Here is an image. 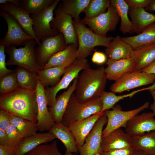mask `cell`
<instances>
[{
	"label": "cell",
	"instance_id": "obj_1",
	"mask_svg": "<svg viewBox=\"0 0 155 155\" xmlns=\"http://www.w3.org/2000/svg\"><path fill=\"white\" fill-rule=\"evenodd\" d=\"M0 109L11 115L36 122L38 107L35 90L19 87L0 94Z\"/></svg>",
	"mask_w": 155,
	"mask_h": 155
},
{
	"label": "cell",
	"instance_id": "obj_2",
	"mask_svg": "<svg viewBox=\"0 0 155 155\" xmlns=\"http://www.w3.org/2000/svg\"><path fill=\"white\" fill-rule=\"evenodd\" d=\"M102 66L96 69L89 67L79 75L75 91L78 100L84 103L100 97L104 91L107 80Z\"/></svg>",
	"mask_w": 155,
	"mask_h": 155
},
{
	"label": "cell",
	"instance_id": "obj_3",
	"mask_svg": "<svg viewBox=\"0 0 155 155\" xmlns=\"http://www.w3.org/2000/svg\"><path fill=\"white\" fill-rule=\"evenodd\" d=\"M102 108L100 97L81 103L78 100L73 93L69 100L61 122L68 127L76 122L102 112Z\"/></svg>",
	"mask_w": 155,
	"mask_h": 155
},
{
	"label": "cell",
	"instance_id": "obj_4",
	"mask_svg": "<svg viewBox=\"0 0 155 155\" xmlns=\"http://www.w3.org/2000/svg\"><path fill=\"white\" fill-rule=\"evenodd\" d=\"M73 24L78 40L77 59H86L92 53L96 46L108 47L114 38L112 36L103 37L96 34L86 27L81 20L73 19Z\"/></svg>",
	"mask_w": 155,
	"mask_h": 155
},
{
	"label": "cell",
	"instance_id": "obj_5",
	"mask_svg": "<svg viewBox=\"0 0 155 155\" xmlns=\"http://www.w3.org/2000/svg\"><path fill=\"white\" fill-rule=\"evenodd\" d=\"M37 43L34 39L27 41L24 46L17 48L10 46L5 48V52L9 56L6 62L7 66L16 65L33 72H37L42 69L36 61L35 48Z\"/></svg>",
	"mask_w": 155,
	"mask_h": 155
},
{
	"label": "cell",
	"instance_id": "obj_6",
	"mask_svg": "<svg viewBox=\"0 0 155 155\" xmlns=\"http://www.w3.org/2000/svg\"><path fill=\"white\" fill-rule=\"evenodd\" d=\"M89 67H90V65L86 59H77L67 67L62 78L55 86L45 88L48 106L49 107L52 106L56 101L58 92L67 88L71 83L78 77L81 71Z\"/></svg>",
	"mask_w": 155,
	"mask_h": 155
},
{
	"label": "cell",
	"instance_id": "obj_7",
	"mask_svg": "<svg viewBox=\"0 0 155 155\" xmlns=\"http://www.w3.org/2000/svg\"><path fill=\"white\" fill-rule=\"evenodd\" d=\"M60 1L55 0L51 6L40 13L30 15L33 21V30L38 45L40 44L42 39L55 36L59 33L51 28L50 23L54 18V11L57 7Z\"/></svg>",
	"mask_w": 155,
	"mask_h": 155
},
{
	"label": "cell",
	"instance_id": "obj_8",
	"mask_svg": "<svg viewBox=\"0 0 155 155\" xmlns=\"http://www.w3.org/2000/svg\"><path fill=\"white\" fill-rule=\"evenodd\" d=\"M120 18L114 7L111 4L106 12L92 18H84L81 21L88 25L96 34L106 37L107 32L115 30Z\"/></svg>",
	"mask_w": 155,
	"mask_h": 155
},
{
	"label": "cell",
	"instance_id": "obj_9",
	"mask_svg": "<svg viewBox=\"0 0 155 155\" xmlns=\"http://www.w3.org/2000/svg\"><path fill=\"white\" fill-rule=\"evenodd\" d=\"M68 46L63 34L61 32L55 36L42 39L40 44L35 48L38 64L42 69L51 57Z\"/></svg>",
	"mask_w": 155,
	"mask_h": 155
},
{
	"label": "cell",
	"instance_id": "obj_10",
	"mask_svg": "<svg viewBox=\"0 0 155 155\" xmlns=\"http://www.w3.org/2000/svg\"><path fill=\"white\" fill-rule=\"evenodd\" d=\"M155 74L135 71L125 74L115 81L110 89L114 93H120L126 90L153 83Z\"/></svg>",
	"mask_w": 155,
	"mask_h": 155
},
{
	"label": "cell",
	"instance_id": "obj_11",
	"mask_svg": "<svg viewBox=\"0 0 155 155\" xmlns=\"http://www.w3.org/2000/svg\"><path fill=\"white\" fill-rule=\"evenodd\" d=\"M0 16L6 21L7 26V32L0 39V45L5 48L12 46H24L27 41L34 39L26 33L16 20L7 12L1 9Z\"/></svg>",
	"mask_w": 155,
	"mask_h": 155
},
{
	"label": "cell",
	"instance_id": "obj_12",
	"mask_svg": "<svg viewBox=\"0 0 155 155\" xmlns=\"http://www.w3.org/2000/svg\"><path fill=\"white\" fill-rule=\"evenodd\" d=\"M149 104V102H146L139 107L129 111H123L117 107L114 106L112 110L105 111L107 121L106 126L102 131V136L116 129L122 127L125 128L128 122L141 111L148 108Z\"/></svg>",
	"mask_w": 155,
	"mask_h": 155
},
{
	"label": "cell",
	"instance_id": "obj_13",
	"mask_svg": "<svg viewBox=\"0 0 155 155\" xmlns=\"http://www.w3.org/2000/svg\"><path fill=\"white\" fill-rule=\"evenodd\" d=\"M55 16L50 24L51 28L63 34L67 44H73L78 47L77 33L73 24L72 17L65 13L59 5L54 11Z\"/></svg>",
	"mask_w": 155,
	"mask_h": 155
},
{
	"label": "cell",
	"instance_id": "obj_14",
	"mask_svg": "<svg viewBox=\"0 0 155 155\" xmlns=\"http://www.w3.org/2000/svg\"><path fill=\"white\" fill-rule=\"evenodd\" d=\"M107 121L104 113L96 122L83 144L78 148L80 155H96L101 152L103 127Z\"/></svg>",
	"mask_w": 155,
	"mask_h": 155
},
{
	"label": "cell",
	"instance_id": "obj_15",
	"mask_svg": "<svg viewBox=\"0 0 155 155\" xmlns=\"http://www.w3.org/2000/svg\"><path fill=\"white\" fill-rule=\"evenodd\" d=\"M35 92L38 107L37 125L38 131H49L55 122L48 108L45 88L37 78Z\"/></svg>",
	"mask_w": 155,
	"mask_h": 155
},
{
	"label": "cell",
	"instance_id": "obj_16",
	"mask_svg": "<svg viewBox=\"0 0 155 155\" xmlns=\"http://www.w3.org/2000/svg\"><path fill=\"white\" fill-rule=\"evenodd\" d=\"M155 130V116L152 112L137 115L127 123L125 132L131 136Z\"/></svg>",
	"mask_w": 155,
	"mask_h": 155
},
{
	"label": "cell",
	"instance_id": "obj_17",
	"mask_svg": "<svg viewBox=\"0 0 155 155\" xmlns=\"http://www.w3.org/2000/svg\"><path fill=\"white\" fill-rule=\"evenodd\" d=\"M131 146V136L120 128L102 136L100 152L125 149Z\"/></svg>",
	"mask_w": 155,
	"mask_h": 155
},
{
	"label": "cell",
	"instance_id": "obj_18",
	"mask_svg": "<svg viewBox=\"0 0 155 155\" xmlns=\"http://www.w3.org/2000/svg\"><path fill=\"white\" fill-rule=\"evenodd\" d=\"M104 112H100L71 125L69 129L73 134L78 148L84 144L86 138Z\"/></svg>",
	"mask_w": 155,
	"mask_h": 155
},
{
	"label": "cell",
	"instance_id": "obj_19",
	"mask_svg": "<svg viewBox=\"0 0 155 155\" xmlns=\"http://www.w3.org/2000/svg\"><path fill=\"white\" fill-rule=\"evenodd\" d=\"M105 72L107 80L116 81L126 73L136 71L135 63L131 58L115 60L108 59Z\"/></svg>",
	"mask_w": 155,
	"mask_h": 155
},
{
	"label": "cell",
	"instance_id": "obj_20",
	"mask_svg": "<svg viewBox=\"0 0 155 155\" xmlns=\"http://www.w3.org/2000/svg\"><path fill=\"white\" fill-rule=\"evenodd\" d=\"M57 138L50 131L36 133L24 137L14 151V155H25L37 146L50 142Z\"/></svg>",
	"mask_w": 155,
	"mask_h": 155
},
{
	"label": "cell",
	"instance_id": "obj_21",
	"mask_svg": "<svg viewBox=\"0 0 155 155\" xmlns=\"http://www.w3.org/2000/svg\"><path fill=\"white\" fill-rule=\"evenodd\" d=\"M76 59L74 58L61 65L39 70L36 72L38 79L45 88L55 86L60 80L66 68Z\"/></svg>",
	"mask_w": 155,
	"mask_h": 155
},
{
	"label": "cell",
	"instance_id": "obj_22",
	"mask_svg": "<svg viewBox=\"0 0 155 155\" xmlns=\"http://www.w3.org/2000/svg\"><path fill=\"white\" fill-rule=\"evenodd\" d=\"M128 14L131 19L132 30L129 34H140L146 28L155 22V15L143 8L129 7Z\"/></svg>",
	"mask_w": 155,
	"mask_h": 155
},
{
	"label": "cell",
	"instance_id": "obj_23",
	"mask_svg": "<svg viewBox=\"0 0 155 155\" xmlns=\"http://www.w3.org/2000/svg\"><path fill=\"white\" fill-rule=\"evenodd\" d=\"M0 7L1 9L13 16L21 25L24 31L33 37L36 41L33 30V21L30 14L21 8L18 7L11 3L1 4Z\"/></svg>",
	"mask_w": 155,
	"mask_h": 155
},
{
	"label": "cell",
	"instance_id": "obj_24",
	"mask_svg": "<svg viewBox=\"0 0 155 155\" xmlns=\"http://www.w3.org/2000/svg\"><path fill=\"white\" fill-rule=\"evenodd\" d=\"M78 79V78H75L67 90L56 98V101L53 106L49 108L55 123L61 122L69 100L75 91Z\"/></svg>",
	"mask_w": 155,
	"mask_h": 155
},
{
	"label": "cell",
	"instance_id": "obj_25",
	"mask_svg": "<svg viewBox=\"0 0 155 155\" xmlns=\"http://www.w3.org/2000/svg\"><path fill=\"white\" fill-rule=\"evenodd\" d=\"M122 40L129 44L133 50L155 43V22L146 28L140 34L136 35L121 37Z\"/></svg>",
	"mask_w": 155,
	"mask_h": 155
},
{
	"label": "cell",
	"instance_id": "obj_26",
	"mask_svg": "<svg viewBox=\"0 0 155 155\" xmlns=\"http://www.w3.org/2000/svg\"><path fill=\"white\" fill-rule=\"evenodd\" d=\"M133 49L131 46L117 35L114 37L109 46L105 50L108 59L115 60L131 57Z\"/></svg>",
	"mask_w": 155,
	"mask_h": 155
},
{
	"label": "cell",
	"instance_id": "obj_27",
	"mask_svg": "<svg viewBox=\"0 0 155 155\" xmlns=\"http://www.w3.org/2000/svg\"><path fill=\"white\" fill-rule=\"evenodd\" d=\"M131 57L135 64L136 71H141L155 61V43L133 50Z\"/></svg>",
	"mask_w": 155,
	"mask_h": 155
},
{
	"label": "cell",
	"instance_id": "obj_28",
	"mask_svg": "<svg viewBox=\"0 0 155 155\" xmlns=\"http://www.w3.org/2000/svg\"><path fill=\"white\" fill-rule=\"evenodd\" d=\"M59 140L64 145L66 151L73 153L78 152L74 137L69 127L61 123H55L49 131Z\"/></svg>",
	"mask_w": 155,
	"mask_h": 155
},
{
	"label": "cell",
	"instance_id": "obj_29",
	"mask_svg": "<svg viewBox=\"0 0 155 155\" xmlns=\"http://www.w3.org/2000/svg\"><path fill=\"white\" fill-rule=\"evenodd\" d=\"M131 146L148 155H155V130L131 136Z\"/></svg>",
	"mask_w": 155,
	"mask_h": 155
},
{
	"label": "cell",
	"instance_id": "obj_30",
	"mask_svg": "<svg viewBox=\"0 0 155 155\" xmlns=\"http://www.w3.org/2000/svg\"><path fill=\"white\" fill-rule=\"evenodd\" d=\"M14 70L19 87L30 90H35L37 85L36 72L19 66Z\"/></svg>",
	"mask_w": 155,
	"mask_h": 155
},
{
	"label": "cell",
	"instance_id": "obj_31",
	"mask_svg": "<svg viewBox=\"0 0 155 155\" xmlns=\"http://www.w3.org/2000/svg\"><path fill=\"white\" fill-rule=\"evenodd\" d=\"M111 4L116 9L121 20L120 30L123 34L129 33L132 25L128 16L129 6L125 0H111Z\"/></svg>",
	"mask_w": 155,
	"mask_h": 155
},
{
	"label": "cell",
	"instance_id": "obj_32",
	"mask_svg": "<svg viewBox=\"0 0 155 155\" xmlns=\"http://www.w3.org/2000/svg\"><path fill=\"white\" fill-rule=\"evenodd\" d=\"M78 48L74 44L69 45L64 49L51 57L42 69L58 66L73 58L77 59Z\"/></svg>",
	"mask_w": 155,
	"mask_h": 155
},
{
	"label": "cell",
	"instance_id": "obj_33",
	"mask_svg": "<svg viewBox=\"0 0 155 155\" xmlns=\"http://www.w3.org/2000/svg\"><path fill=\"white\" fill-rule=\"evenodd\" d=\"M91 0H62L61 7L65 13L71 16L74 19L81 20L80 14L84 12Z\"/></svg>",
	"mask_w": 155,
	"mask_h": 155
},
{
	"label": "cell",
	"instance_id": "obj_34",
	"mask_svg": "<svg viewBox=\"0 0 155 155\" xmlns=\"http://www.w3.org/2000/svg\"><path fill=\"white\" fill-rule=\"evenodd\" d=\"M11 124L16 128L24 137L33 135L38 130L36 122L33 121L11 115Z\"/></svg>",
	"mask_w": 155,
	"mask_h": 155
},
{
	"label": "cell",
	"instance_id": "obj_35",
	"mask_svg": "<svg viewBox=\"0 0 155 155\" xmlns=\"http://www.w3.org/2000/svg\"><path fill=\"white\" fill-rule=\"evenodd\" d=\"M150 87L133 91L131 92L121 95H116L115 93L112 92L104 91L100 96L102 103V112L113 108L115 104L120 100L124 98H131L137 93L146 90H149Z\"/></svg>",
	"mask_w": 155,
	"mask_h": 155
},
{
	"label": "cell",
	"instance_id": "obj_36",
	"mask_svg": "<svg viewBox=\"0 0 155 155\" xmlns=\"http://www.w3.org/2000/svg\"><path fill=\"white\" fill-rule=\"evenodd\" d=\"M54 0H21L20 7L29 14H38L51 6Z\"/></svg>",
	"mask_w": 155,
	"mask_h": 155
},
{
	"label": "cell",
	"instance_id": "obj_37",
	"mask_svg": "<svg viewBox=\"0 0 155 155\" xmlns=\"http://www.w3.org/2000/svg\"><path fill=\"white\" fill-rule=\"evenodd\" d=\"M111 3L109 0H91L83 12L85 14V18H94L106 12Z\"/></svg>",
	"mask_w": 155,
	"mask_h": 155
},
{
	"label": "cell",
	"instance_id": "obj_38",
	"mask_svg": "<svg viewBox=\"0 0 155 155\" xmlns=\"http://www.w3.org/2000/svg\"><path fill=\"white\" fill-rule=\"evenodd\" d=\"M25 155H63L59 151L57 142L54 140L49 144H40Z\"/></svg>",
	"mask_w": 155,
	"mask_h": 155
},
{
	"label": "cell",
	"instance_id": "obj_39",
	"mask_svg": "<svg viewBox=\"0 0 155 155\" xmlns=\"http://www.w3.org/2000/svg\"><path fill=\"white\" fill-rule=\"evenodd\" d=\"M18 88L14 70L0 78V94L10 92Z\"/></svg>",
	"mask_w": 155,
	"mask_h": 155
},
{
	"label": "cell",
	"instance_id": "obj_40",
	"mask_svg": "<svg viewBox=\"0 0 155 155\" xmlns=\"http://www.w3.org/2000/svg\"><path fill=\"white\" fill-rule=\"evenodd\" d=\"M6 131L8 139L6 147L15 150L24 137L16 128L12 124L9 125Z\"/></svg>",
	"mask_w": 155,
	"mask_h": 155
},
{
	"label": "cell",
	"instance_id": "obj_41",
	"mask_svg": "<svg viewBox=\"0 0 155 155\" xmlns=\"http://www.w3.org/2000/svg\"><path fill=\"white\" fill-rule=\"evenodd\" d=\"M5 48L4 46L0 45V78L14 71V70L8 69L6 67L5 55Z\"/></svg>",
	"mask_w": 155,
	"mask_h": 155
},
{
	"label": "cell",
	"instance_id": "obj_42",
	"mask_svg": "<svg viewBox=\"0 0 155 155\" xmlns=\"http://www.w3.org/2000/svg\"><path fill=\"white\" fill-rule=\"evenodd\" d=\"M11 115L2 110L0 111V129L6 131L11 124Z\"/></svg>",
	"mask_w": 155,
	"mask_h": 155
},
{
	"label": "cell",
	"instance_id": "obj_43",
	"mask_svg": "<svg viewBox=\"0 0 155 155\" xmlns=\"http://www.w3.org/2000/svg\"><path fill=\"white\" fill-rule=\"evenodd\" d=\"M134 150L131 146L125 149L101 152L96 155H132Z\"/></svg>",
	"mask_w": 155,
	"mask_h": 155
},
{
	"label": "cell",
	"instance_id": "obj_44",
	"mask_svg": "<svg viewBox=\"0 0 155 155\" xmlns=\"http://www.w3.org/2000/svg\"><path fill=\"white\" fill-rule=\"evenodd\" d=\"M129 7L145 8L150 4L151 0H125Z\"/></svg>",
	"mask_w": 155,
	"mask_h": 155
},
{
	"label": "cell",
	"instance_id": "obj_45",
	"mask_svg": "<svg viewBox=\"0 0 155 155\" xmlns=\"http://www.w3.org/2000/svg\"><path fill=\"white\" fill-rule=\"evenodd\" d=\"M92 60L95 63L102 65L105 63L106 61V56L102 52L96 51L93 55Z\"/></svg>",
	"mask_w": 155,
	"mask_h": 155
},
{
	"label": "cell",
	"instance_id": "obj_46",
	"mask_svg": "<svg viewBox=\"0 0 155 155\" xmlns=\"http://www.w3.org/2000/svg\"><path fill=\"white\" fill-rule=\"evenodd\" d=\"M8 141V136L6 131L0 129V145L6 147Z\"/></svg>",
	"mask_w": 155,
	"mask_h": 155
},
{
	"label": "cell",
	"instance_id": "obj_47",
	"mask_svg": "<svg viewBox=\"0 0 155 155\" xmlns=\"http://www.w3.org/2000/svg\"><path fill=\"white\" fill-rule=\"evenodd\" d=\"M15 149L0 145V155H14Z\"/></svg>",
	"mask_w": 155,
	"mask_h": 155
},
{
	"label": "cell",
	"instance_id": "obj_48",
	"mask_svg": "<svg viewBox=\"0 0 155 155\" xmlns=\"http://www.w3.org/2000/svg\"><path fill=\"white\" fill-rule=\"evenodd\" d=\"M141 71L155 74V61L150 65Z\"/></svg>",
	"mask_w": 155,
	"mask_h": 155
},
{
	"label": "cell",
	"instance_id": "obj_49",
	"mask_svg": "<svg viewBox=\"0 0 155 155\" xmlns=\"http://www.w3.org/2000/svg\"><path fill=\"white\" fill-rule=\"evenodd\" d=\"M149 91L154 100V102L150 105V108L152 110V112L155 116V89L150 90Z\"/></svg>",
	"mask_w": 155,
	"mask_h": 155
},
{
	"label": "cell",
	"instance_id": "obj_50",
	"mask_svg": "<svg viewBox=\"0 0 155 155\" xmlns=\"http://www.w3.org/2000/svg\"><path fill=\"white\" fill-rule=\"evenodd\" d=\"M21 0H0V4H3L7 2L11 3L16 6L20 7Z\"/></svg>",
	"mask_w": 155,
	"mask_h": 155
},
{
	"label": "cell",
	"instance_id": "obj_51",
	"mask_svg": "<svg viewBox=\"0 0 155 155\" xmlns=\"http://www.w3.org/2000/svg\"><path fill=\"white\" fill-rule=\"evenodd\" d=\"M144 9L146 11L150 12L155 11V0H151L149 5Z\"/></svg>",
	"mask_w": 155,
	"mask_h": 155
},
{
	"label": "cell",
	"instance_id": "obj_52",
	"mask_svg": "<svg viewBox=\"0 0 155 155\" xmlns=\"http://www.w3.org/2000/svg\"><path fill=\"white\" fill-rule=\"evenodd\" d=\"M132 155H148L146 152L141 150L135 149Z\"/></svg>",
	"mask_w": 155,
	"mask_h": 155
},
{
	"label": "cell",
	"instance_id": "obj_53",
	"mask_svg": "<svg viewBox=\"0 0 155 155\" xmlns=\"http://www.w3.org/2000/svg\"><path fill=\"white\" fill-rule=\"evenodd\" d=\"M64 155H76L75 154L71 153L67 151H65Z\"/></svg>",
	"mask_w": 155,
	"mask_h": 155
}]
</instances>
